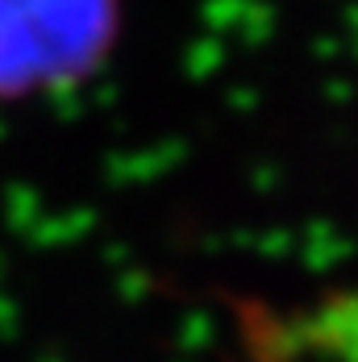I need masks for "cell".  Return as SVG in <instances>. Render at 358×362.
I'll return each mask as SVG.
<instances>
[{
	"mask_svg": "<svg viewBox=\"0 0 358 362\" xmlns=\"http://www.w3.org/2000/svg\"><path fill=\"white\" fill-rule=\"evenodd\" d=\"M125 0H0V109L71 96L108 67Z\"/></svg>",
	"mask_w": 358,
	"mask_h": 362,
	"instance_id": "obj_1",
	"label": "cell"
}]
</instances>
